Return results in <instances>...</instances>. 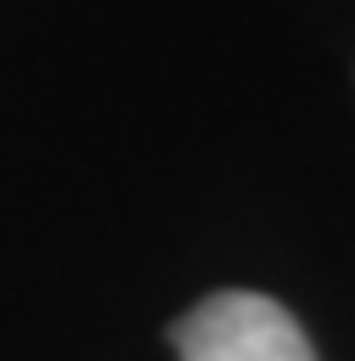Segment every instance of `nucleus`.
Masks as SVG:
<instances>
[{
	"label": "nucleus",
	"mask_w": 355,
	"mask_h": 361,
	"mask_svg": "<svg viewBox=\"0 0 355 361\" xmlns=\"http://www.w3.org/2000/svg\"><path fill=\"white\" fill-rule=\"evenodd\" d=\"M175 361H316L304 327L265 293L225 288L175 322Z\"/></svg>",
	"instance_id": "obj_1"
}]
</instances>
